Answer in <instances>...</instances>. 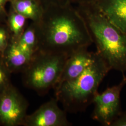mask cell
Returning a JSON list of instances; mask_svg holds the SVG:
<instances>
[{
  "label": "cell",
  "mask_w": 126,
  "mask_h": 126,
  "mask_svg": "<svg viewBox=\"0 0 126 126\" xmlns=\"http://www.w3.org/2000/svg\"><path fill=\"white\" fill-rule=\"evenodd\" d=\"M88 48H81L68 57L56 86L76 79L89 66L94 59L96 52L88 51Z\"/></svg>",
  "instance_id": "8"
},
{
  "label": "cell",
  "mask_w": 126,
  "mask_h": 126,
  "mask_svg": "<svg viewBox=\"0 0 126 126\" xmlns=\"http://www.w3.org/2000/svg\"><path fill=\"white\" fill-rule=\"evenodd\" d=\"M11 74L0 57V91L12 84L11 82Z\"/></svg>",
  "instance_id": "14"
},
{
  "label": "cell",
  "mask_w": 126,
  "mask_h": 126,
  "mask_svg": "<svg viewBox=\"0 0 126 126\" xmlns=\"http://www.w3.org/2000/svg\"><path fill=\"white\" fill-rule=\"evenodd\" d=\"M93 2L108 20L126 35V0H95Z\"/></svg>",
  "instance_id": "9"
},
{
  "label": "cell",
  "mask_w": 126,
  "mask_h": 126,
  "mask_svg": "<svg viewBox=\"0 0 126 126\" xmlns=\"http://www.w3.org/2000/svg\"><path fill=\"white\" fill-rule=\"evenodd\" d=\"M84 19L96 52L110 68L126 72V35L108 20L93 1L74 5Z\"/></svg>",
  "instance_id": "2"
},
{
  "label": "cell",
  "mask_w": 126,
  "mask_h": 126,
  "mask_svg": "<svg viewBox=\"0 0 126 126\" xmlns=\"http://www.w3.org/2000/svg\"><path fill=\"white\" fill-rule=\"evenodd\" d=\"M49 0L53 4H64L68 3L66 0H44V1Z\"/></svg>",
  "instance_id": "18"
},
{
  "label": "cell",
  "mask_w": 126,
  "mask_h": 126,
  "mask_svg": "<svg viewBox=\"0 0 126 126\" xmlns=\"http://www.w3.org/2000/svg\"><path fill=\"white\" fill-rule=\"evenodd\" d=\"M13 5L17 13L32 19L35 23L40 20L44 13L42 7L35 0H16Z\"/></svg>",
  "instance_id": "11"
},
{
  "label": "cell",
  "mask_w": 126,
  "mask_h": 126,
  "mask_svg": "<svg viewBox=\"0 0 126 126\" xmlns=\"http://www.w3.org/2000/svg\"><path fill=\"white\" fill-rule=\"evenodd\" d=\"M29 103L11 84L0 91V126H23Z\"/></svg>",
  "instance_id": "6"
},
{
  "label": "cell",
  "mask_w": 126,
  "mask_h": 126,
  "mask_svg": "<svg viewBox=\"0 0 126 126\" xmlns=\"http://www.w3.org/2000/svg\"><path fill=\"white\" fill-rule=\"evenodd\" d=\"M126 85V76L123 74L120 83L96 94L93 101L94 108L92 117L94 120L104 126H111L122 113L121 93Z\"/></svg>",
  "instance_id": "5"
},
{
  "label": "cell",
  "mask_w": 126,
  "mask_h": 126,
  "mask_svg": "<svg viewBox=\"0 0 126 126\" xmlns=\"http://www.w3.org/2000/svg\"><path fill=\"white\" fill-rule=\"evenodd\" d=\"M16 43L23 51L32 57L39 50L35 23L23 32Z\"/></svg>",
  "instance_id": "12"
},
{
  "label": "cell",
  "mask_w": 126,
  "mask_h": 126,
  "mask_svg": "<svg viewBox=\"0 0 126 126\" xmlns=\"http://www.w3.org/2000/svg\"><path fill=\"white\" fill-rule=\"evenodd\" d=\"M67 112L59 107L55 98L42 104L35 112L27 114L23 126H70Z\"/></svg>",
  "instance_id": "7"
},
{
  "label": "cell",
  "mask_w": 126,
  "mask_h": 126,
  "mask_svg": "<svg viewBox=\"0 0 126 126\" xmlns=\"http://www.w3.org/2000/svg\"><path fill=\"white\" fill-rule=\"evenodd\" d=\"M95 0H66L68 3H71L74 5L77 4H79L81 3H86V2H89L93 1Z\"/></svg>",
  "instance_id": "17"
},
{
  "label": "cell",
  "mask_w": 126,
  "mask_h": 126,
  "mask_svg": "<svg viewBox=\"0 0 126 126\" xmlns=\"http://www.w3.org/2000/svg\"><path fill=\"white\" fill-rule=\"evenodd\" d=\"M111 126H126V111L124 112H122Z\"/></svg>",
  "instance_id": "16"
},
{
  "label": "cell",
  "mask_w": 126,
  "mask_h": 126,
  "mask_svg": "<svg viewBox=\"0 0 126 126\" xmlns=\"http://www.w3.org/2000/svg\"><path fill=\"white\" fill-rule=\"evenodd\" d=\"M35 23L39 50L68 57L93 43L86 23L75 6L54 4Z\"/></svg>",
  "instance_id": "1"
},
{
  "label": "cell",
  "mask_w": 126,
  "mask_h": 126,
  "mask_svg": "<svg viewBox=\"0 0 126 126\" xmlns=\"http://www.w3.org/2000/svg\"><path fill=\"white\" fill-rule=\"evenodd\" d=\"M110 70L105 61L96 51L94 61L79 76L54 88L55 98L67 113L85 111L93 103L99 85Z\"/></svg>",
  "instance_id": "3"
},
{
  "label": "cell",
  "mask_w": 126,
  "mask_h": 126,
  "mask_svg": "<svg viewBox=\"0 0 126 126\" xmlns=\"http://www.w3.org/2000/svg\"><path fill=\"white\" fill-rule=\"evenodd\" d=\"M9 44L8 32L4 28L0 27V57L1 58Z\"/></svg>",
  "instance_id": "15"
},
{
  "label": "cell",
  "mask_w": 126,
  "mask_h": 126,
  "mask_svg": "<svg viewBox=\"0 0 126 126\" xmlns=\"http://www.w3.org/2000/svg\"><path fill=\"white\" fill-rule=\"evenodd\" d=\"M32 57L19 47L16 42L12 40L5 50L2 59L10 72L13 73L23 72Z\"/></svg>",
  "instance_id": "10"
},
{
  "label": "cell",
  "mask_w": 126,
  "mask_h": 126,
  "mask_svg": "<svg viewBox=\"0 0 126 126\" xmlns=\"http://www.w3.org/2000/svg\"><path fill=\"white\" fill-rule=\"evenodd\" d=\"M26 18L22 15L17 12L11 16L9 18V25L10 30L13 33L14 36L13 41L17 42L23 34L22 31Z\"/></svg>",
  "instance_id": "13"
},
{
  "label": "cell",
  "mask_w": 126,
  "mask_h": 126,
  "mask_svg": "<svg viewBox=\"0 0 126 126\" xmlns=\"http://www.w3.org/2000/svg\"><path fill=\"white\" fill-rule=\"evenodd\" d=\"M7 0H0V11L2 9L3 7V5L5 4L6 1Z\"/></svg>",
  "instance_id": "19"
},
{
  "label": "cell",
  "mask_w": 126,
  "mask_h": 126,
  "mask_svg": "<svg viewBox=\"0 0 126 126\" xmlns=\"http://www.w3.org/2000/svg\"><path fill=\"white\" fill-rule=\"evenodd\" d=\"M68 56L38 50L22 73L23 85L44 95L58 84Z\"/></svg>",
  "instance_id": "4"
}]
</instances>
